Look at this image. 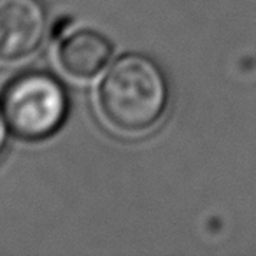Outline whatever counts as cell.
<instances>
[{"label":"cell","mask_w":256,"mask_h":256,"mask_svg":"<svg viewBox=\"0 0 256 256\" xmlns=\"http://www.w3.org/2000/svg\"><path fill=\"white\" fill-rule=\"evenodd\" d=\"M168 98L165 72L142 53L118 56L96 88L102 120L126 136H140L156 126L167 110Z\"/></svg>","instance_id":"cell-1"},{"label":"cell","mask_w":256,"mask_h":256,"mask_svg":"<svg viewBox=\"0 0 256 256\" xmlns=\"http://www.w3.org/2000/svg\"><path fill=\"white\" fill-rule=\"evenodd\" d=\"M0 107L8 126L23 140H44L64 126L70 102L64 82L50 72L28 70L6 84Z\"/></svg>","instance_id":"cell-2"},{"label":"cell","mask_w":256,"mask_h":256,"mask_svg":"<svg viewBox=\"0 0 256 256\" xmlns=\"http://www.w3.org/2000/svg\"><path fill=\"white\" fill-rule=\"evenodd\" d=\"M48 34V11L40 0H0V64L32 56Z\"/></svg>","instance_id":"cell-3"},{"label":"cell","mask_w":256,"mask_h":256,"mask_svg":"<svg viewBox=\"0 0 256 256\" xmlns=\"http://www.w3.org/2000/svg\"><path fill=\"white\" fill-rule=\"evenodd\" d=\"M112 42L104 34L81 28L67 36L58 46V64L74 79L88 81L102 74L112 58Z\"/></svg>","instance_id":"cell-4"},{"label":"cell","mask_w":256,"mask_h":256,"mask_svg":"<svg viewBox=\"0 0 256 256\" xmlns=\"http://www.w3.org/2000/svg\"><path fill=\"white\" fill-rule=\"evenodd\" d=\"M8 121L4 118V112H2V107H0V156L6 151V146H8Z\"/></svg>","instance_id":"cell-5"}]
</instances>
